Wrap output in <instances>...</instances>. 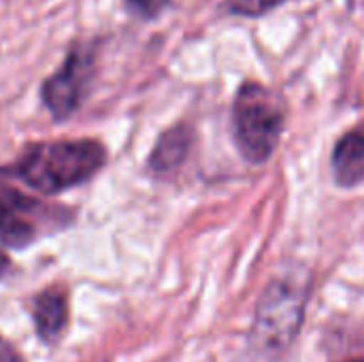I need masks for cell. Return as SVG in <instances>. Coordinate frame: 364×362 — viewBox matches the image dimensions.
Listing matches in <instances>:
<instances>
[{
  "label": "cell",
  "mask_w": 364,
  "mask_h": 362,
  "mask_svg": "<svg viewBox=\"0 0 364 362\" xmlns=\"http://www.w3.org/2000/svg\"><path fill=\"white\" fill-rule=\"evenodd\" d=\"M105 160L107 151L94 139L49 141L32 145L17 162L15 175L38 192L55 194L87 181Z\"/></svg>",
  "instance_id": "cell-1"
},
{
  "label": "cell",
  "mask_w": 364,
  "mask_h": 362,
  "mask_svg": "<svg viewBox=\"0 0 364 362\" xmlns=\"http://www.w3.org/2000/svg\"><path fill=\"white\" fill-rule=\"evenodd\" d=\"M235 141L252 162H264L277 147L284 130V109L279 98L258 83H245L232 109Z\"/></svg>",
  "instance_id": "cell-2"
},
{
  "label": "cell",
  "mask_w": 364,
  "mask_h": 362,
  "mask_svg": "<svg viewBox=\"0 0 364 362\" xmlns=\"http://www.w3.org/2000/svg\"><path fill=\"white\" fill-rule=\"evenodd\" d=\"M307 290L299 284V280H277L264 292L258 316H256V333L258 339L269 348L288 346L299 333L303 312H305Z\"/></svg>",
  "instance_id": "cell-3"
},
{
  "label": "cell",
  "mask_w": 364,
  "mask_h": 362,
  "mask_svg": "<svg viewBox=\"0 0 364 362\" xmlns=\"http://www.w3.org/2000/svg\"><path fill=\"white\" fill-rule=\"evenodd\" d=\"M94 75V49L90 45H77L68 51L62 66L45 79L41 98L53 119L62 122L70 117L81 105L87 85Z\"/></svg>",
  "instance_id": "cell-4"
},
{
  "label": "cell",
  "mask_w": 364,
  "mask_h": 362,
  "mask_svg": "<svg viewBox=\"0 0 364 362\" xmlns=\"http://www.w3.org/2000/svg\"><path fill=\"white\" fill-rule=\"evenodd\" d=\"M32 201L11 194L0 201V245L23 247L36 237V222L32 218Z\"/></svg>",
  "instance_id": "cell-5"
},
{
  "label": "cell",
  "mask_w": 364,
  "mask_h": 362,
  "mask_svg": "<svg viewBox=\"0 0 364 362\" xmlns=\"http://www.w3.org/2000/svg\"><path fill=\"white\" fill-rule=\"evenodd\" d=\"M335 179L350 188L364 179V128L348 132L335 147L333 154Z\"/></svg>",
  "instance_id": "cell-6"
},
{
  "label": "cell",
  "mask_w": 364,
  "mask_h": 362,
  "mask_svg": "<svg viewBox=\"0 0 364 362\" xmlns=\"http://www.w3.org/2000/svg\"><path fill=\"white\" fill-rule=\"evenodd\" d=\"M66 322H68V299L62 290H45L34 299V324L43 341L58 339Z\"/></svg>",
  "instance_id": "cell-7"
},
{
  "label": "cell",
  "mask_w": 364,
  "mask_h": 362,
  "mask_svg": "<svg viewBox=\"0 0 364 362\" xmlns=\"http://www.w3.org/2000/svg\"><path fill=\"white\" fill-rule=\"evenodd\" d=\"M188 149H190V130L186 126H173L158 139L156 147L151 149L149 156L151 171L158 175L175 171L186 160Z\"/></svg>",
  "instance_id": "cell-8"
},
{
  "label": "cell",
  "mask_w": 364,
  "mask_h": 362,
  "mask_svg": "<svg viewBox=\"0 0 364 362\" xmlns=\"http://www.w3.org/2000/svg\"><path fill=\"white\" fill-rule=\"evenodd\" d=\"M279 0H230L228 9L230 13H241V15H262L269 13Z\"/></svg>",
  "instance_id": "cell-9"
},
{
  "label": "cell",
  "mask_w": 364,
  "mask_h": 362,
  "mask_svg": "<svg viewBox=\"0 0 364 362\" xmlns=\"http://www.w3.org/2000/svg\"><path fill=\"white\" fill-rule=\"evenodd\" d=\"M126 4L132 13L149 19V17H156L168 4V0H126Z\"/></svg>",
  "instance_id": "cell-10"
},
{
  "label": "cell",
  "mask_w": 364,
  "mask_h": 362,
  "mask_svg": "<svg viewBox=\"0 0 364 362\" xmlns=\"http://www.w3.org/2000/svg\"><path fill=\"white\" fill-rule=\"evenodd\" d=\"M0 362H23V358L4 339H0Z\"/></svg>",
  "instance_id": "cell-11"
},
{
  "label": "cell",
  "mask_w": 364,
  "mask_h": 362,
  "mask_svg": "<svg viewBox=\"0 0 364 362\" xmlns=\"http://www.w3.org/2000/svg\"><path fill=\"white\" fill-rule=\"evenodd\" d=\"M350 362H364V358H358V361H350Z\"/></svg>",
  "instance_id": "cell-12"
}]
</instances>
